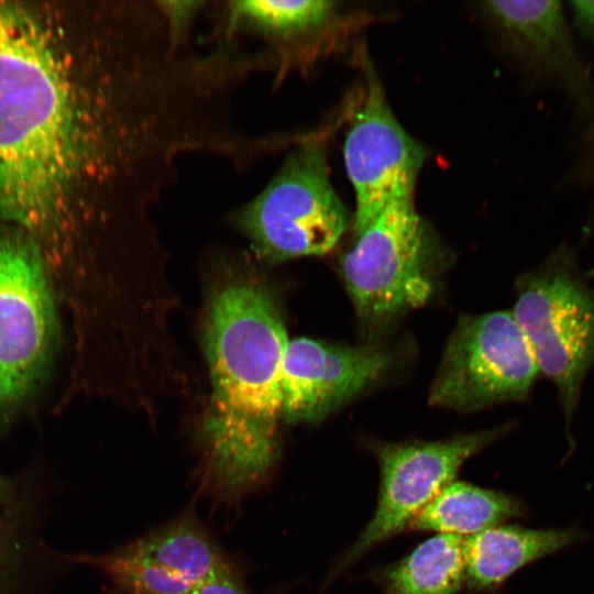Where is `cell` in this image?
Instances as JSON below:
<instances>
[{
  "instance_id": "cell-1",
  "label": "cell",
  "mask_w": 594,
  "mask_h": 594,
  "mask_svg": "<svg viewBox=\"0 0 594 594\" xmlns=\"http://www.w3.org/2000/svg\"><path fill=\"white\" fill-rule=\"evenodd\" d=\"M41 23L0 2V213L33 231L53 224L81 167L133 179L142 118L127 82L88 112Z\"/></svg>"
},
{
  "instance_id": "cell-2",
  "label": "cell",
  "mask_w": 594,
  "mask_h": 594,
  "mask_svg": "<svg viewBox=\"0 0 594 594\" xmlns=\"http://www.w3.org/2000/svg\"><path fill=\"white\" fill-rule=\"evenodd\" d=\"M201 343L210 381L200 428L206 472L219 492L238 495L276 459L288 343L278 298L250 258H224L213 268Z\"/></svg>"
},
{
  "instance_id": "cell-3",
  "label": "cell",
  "mask_w": 594,
  "mask_h": 594,
  "mask_svg": "<svg viewBox=\"0 0 594 594\" xmlns=\"http://www.w3.org/2000/svg\"><path fill=\"white\" fill-rule=\"evenodd\" d=\"M230 221L263 262L329 252L345 231L348 215L330 182L323 144L304 136L266 187L231 212Z\"/></svg>"
},
{
  "instance_id": "cell-4",
  "label": "cell",
  "mask_w": 594,
  "mask_h": 594,
  "mask_svg": "<svg viewBox=\"0 0 594 594\" xmlns=\"http://www.w3.org/2000/svg\"><path fill=\"white\" fill-rule=\"evenodd\" d=\"M512 312L539 371L558 389L569 430L583 381L594 367V280L562 246L520 280Z\"/></svg>"
},
{
  "instance_id": "cell-5",
  "label": "cell",
  "mask_w": 594,
  "mask_h": 594,
  "mask_svg": "<svg viewBox=\"0 0 594 594\" xmlns=\"http://www.w3.org/2000/svg\"><path fill=\"white\" fill-rule=\"evenodd\" d=\"M431 233L414 198L388 204L342 260L346 289L360 316L385 319L424 305L432 292Z\"/></svg>"
},
{
  "instance_id": "cell-6",
  "label": "cell",
  "mask_w": 594,
  "mask_h": 594,
  "mask_svg": "<svg viewBox=\"0 0 594 594\" xmlns=\"http://www.w3.org/2000/svg\"><path fill=\"white\" fill-rule=\"evenodd\" d=\"M539 367L512 311L461 317L431 385L433 406L474 410L528 395Z\"/></svg>"
},
{
  "instance_id": "cell-7",
  "label": "cell",
  "mask_w": 594,
  "mask_h": 594,
  "mask_svg": "<svg viewBox=\"0 0 594 594\" xmlns=\"http://www.w3.org/2000/svg\"><path fill=\"white\" fill-rule=\"evenodd\" d=\"M502 429L463 433L440 441L385 443L377 449L381 484L377 507L363 532L337 562V575L375 544L409 526L461 465L498 438Z\"/></svg>"
},
{
  "instance_id": "cell-8",
  "label": "cell",
  "mask_w": 594,
  "mask_h": 594,
  "mask_svg": "<svg viewBox=\"0 0 594 594\" xmlns=\"http://www.w3.org/2000/svg\"><path fill=\"white\" fill-rule=\"evenodd\" d=\"M54 336V307L41 257L0 237V407L24 398L41 376Z\"/></svg>"
},
{
  "instance_id": "cell-9",
  "label": "cell",
  "mask_w": 594,
  "mask_h": 594,
  "mask_svg": "<svg viewBox=\"0 0 594 594\" xmlns=\"http://www.w3.org/2000/svg\"><path fill=\"white\" fill-rule=\"evenodd\" d=\"M343 146L344 165L355 196L358 234L388 204L413 198L426 152L394 117L372 69Z\"/></svg>"
},
{
  "instance_id": "cell-10",
  "label": "cell",
  "mask_w": 594,
  "mask_h": 594,
  "mask_svg": "<svg viewBox=\"0 0 594 594\" xmlns=\"http://www.w3.org/2000/svg\"><path fill=\"white\" fill-rule=\"evenodd\" d=\"M393 362L377 345L288 340L282 363V419L319 422L370 386Z\"/></svg>"
},
{
  "instance_id": "cell-11",
  "label": "cell",
  "mask_w": 594,
  "mask_h": 594,
  "mask_svg": "<svg viewBox=\"0 0 594 594\" xmlns=\"http://www.w3.org/2000/svg\"><path fill=\"white\" fill-rule=\"evenodd\" d=\"M483 6L518 56L583 111H594L590 70L576 50L561 2L498 0Z\"/></svg>"
},
{
  "instance_id": "cell-12",
  "label": "cell",
  "mask_w": 594,
  "mask_h": 594,
  "mask_svg": "<svg viewBox=\"0 0 594 594\" xmlns=\"http://www.w3.org/2000/svg\"><path fill=\"white\" fill-rule=\"evenodd\" d=\"M575 528L495 526L465 537V581L474 591L494 588L524 565L582 540Z\"/></svg>"
},
{
  "instance_id": "cell-13",
  "label": "cell",
  "mask_w": 594,
  "mask_h": 594,
  "mask_svg": "<svg viewBox=\"0 0 594 594\" xmlns=\"http://www.w3.org/2000/svg\"><path fill=\"white\" fill-rule=\"evenodd\" d=\"M515 497L464 482H451L414 517L409 527L469 537L520 516Z\"/></svg>"
},
{
  "instance_id": "cell-14",
  "label": "cell",
  "mask_w": 594,
  "mask_h": 594,
  "mask_svg": "<svg viewBox=\"0 0 594 594\" xmlns=\"http://www.w3.org/2000/svg\"><path fill=\"white\" fill-rule=\"evenodd\" d=\"M125 549L160 564L195 587L232 571L219 548L191 514L184 515Z\"/></svg>"
},
{
  "instance_id": "cell-15",
  "label": "cell",
  "mask_w": 594,
  "mask_h": 594,
  "mask_svg": "<svg viewBox=\"0 0 594 594\" xmlns=\"http://www.w3.org/2000/svg\"><path fill=\"white\" fill-rule=\"evenodd\" d=\"M465 537L439 534L382 572L385 594H455L465 581Z\"/></svg>"
},
{
  "instance_id": "cell-16",
  "label": "cell",
  "mask_w": 594,
  "mask_h": 594,
  "mask_svg": "<svg viewBox=\"0 0 594 594\" xmlns=\"http://www.w3.org/2000/svg\"><path fill=\"white\" fill-rule=\"evenodd\" d=\"M336 3L327 0H238L228 3L231 28L244 26L275 41H288L327 24Z\"/></svg>"
},
{
  "instance_id": "cell-17",
  "label": "cell",
  "mask_w": 594,
  "mask_h": 594,
  "mask_svg": "<svg viewBox=\"0 0 594 594\" xmlns=\"http://www.w3.org/2000/svg\"><path fill=\"white\" fill-rule=\"evenodd\" d=\"M112 584L125 594H191L194 585L125 548L94 559Z\"/></svg>"
},
{
  "instance_id": "cell-18",
  "label": "cell",
  "mask_w": 594,
  "mask_h": 594,
  "mask_svg": "<svg viewBox=\"0 0 594 594\" xmlns=\"http://www.w3.org/2000/svg\"><path fill=\"white\" fill-rule=\"evenodd\" d=\"M164 15L173 43L178 47L186 46L187 32L204 1H155Z\"/></svg>"
},
{
  "instance_id": "cell-19",
  "label": "cell",
  "mask_w": 594,
  "mask_h": 594,
  "mask_svg": "<svg viewBox=\"0 0 594 594\" xmlns=\"http://www.w3.org/2000/svg\"><path fill=\"white\" fill-rule=\"evenodd\" d=\"M191 594H251L244 588L233 571L221 574L199 586Z\"/></svg>"
},
{
  "instance_id": "cell-20",
  "label": "cell",
  "mask_w": 594,
  "mask_h": 594,
  "mask_svg": "<svg viewBox=\"0 0 594 594\" xmlns=\"http://www.w3.org/2000/svg\"><path fill=\"white\" fill-rule=\"evenodd\" d=\"M570 7L579 26L594 43V1H573Z\"/></svg>"
},
{
  "instance_id": "cell-21",
  "label": "cell",
  "mask_w": 594,
  "mask_h": 594,
  "mask_svg": "<svg viewBox=\"0 0 594 594\" xmlns=\"http://www.w3.org/2000/svg\"><path fill=\"white\" fill-rule=\"evenodd\" d=\"M2 490H3V484H2V481L0 479V496H1Z\"/></svg>"
}]
</instances>
